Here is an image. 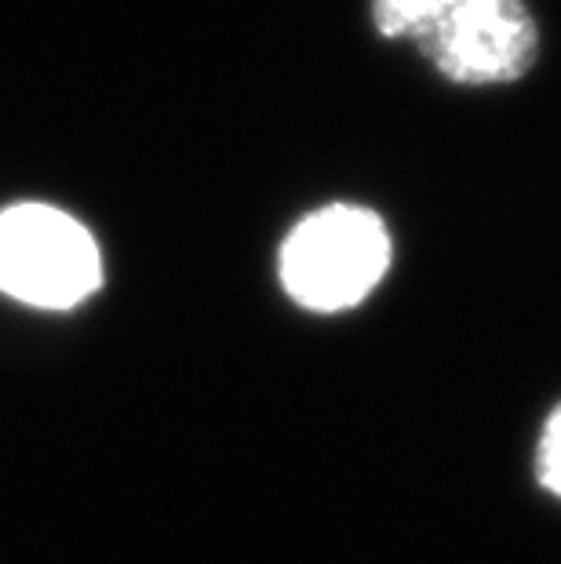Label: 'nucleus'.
Returning a JSON list of instances; mask_svg holds the SVG:
<instances>
[{
	"label": "nucleus",
	"instance_id": "f257e3e1",
	"mask_svg": "<svg viewBox=\"0 0 561 564\" xmlns=\"http://www.w3.org/2000/svg\"><path fill=\"white\" fill-rule=\"evenodd\" d=\"M393 245L387 223L362 204H325L284 237L278 273L284 295L310 314L362 306L387 278Z\"/></svg>",
	"mask_w": 561,
	"mask_h": 564
},
{
	"label": "nucleus",
	"instance_id": "f03ea898",
	"mask_svg": "<svg viewBox=\"0 0 561 564\" xmlns=\"http://www.w3.org/2000/svg\"><path fill=\"white\" fill-rule=\"evenodd\" d=\"M103 259L91 234L47 204L0 212V292L19 303L66 310L99 288Z\"/></svg>",
	"mask_w": 561,
	"mask_h": 564
},
{
	"label": "nucleus",
	"instance_id": "7ed1b4c3",
	"mask_svg": "<svg viewBox=\"0 0 561 564\" xmlns=\"http://www.w3.org/2000/svg\"><path fill=\"white\" fill-rule=\"evenodd\" d=\"M416 47L445 80L496 88L521 80L536 66L540 26L525 0H445Z\"/></svg>",
	"mask_w": 561,
	"mask_h": 564
},
{
	"label": "nucleus",
	"instance_id": "20e7f679",
	"mask_svg": "<svg viewBox=\"0 0 561 564\" xmlns=\"http://www.w3.org/2000/svg\"><path fill=\"white\" fill-rule=\"evenodd\" d=\"M441 8L445 0H373V26L387 41H416Z\"/></svg>",
	"mask_w": 561,
	"mask_h": 564
},
{
	"label": "nucleus",
	"instance_id": "39448f33",
	"mask_svg": "<svg viewBox=\"0 0 561 564\" xmlns=\"http://www.w3.org/2000/svg\"><path fill=\"white\" fill-rule=\"evenodd\" d=\"M536 481L561 502V404L547 415V423L540 430V441H536Z\"/></svg>",
	"mask_w": 561,
	"mask_h": 564
}]
</instances>
